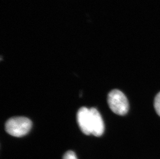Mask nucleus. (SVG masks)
Returning <instances> with one entry per match:
<instances>
[{
    "mask_svg": "<svg viewBox=\"0 0 160 159\" xmlns=\"http://www.w3.org/2000/svg\"><path fill=\"white\" fill-rule=\"evenodd\" d=\"M31 120L27 117L19 116L12 117L5 123V130L13 137H23L27 134L32 128Z\"/></svg>",
    "mask_w": 160,
    "mask_h": 159,
    "instance_id": "1",
    "label": "nucleus"
},
{
    "mask_svg": "<svg viewBox=\"0 0 160 159\" xmlns=\"http://www.w3.org/2000/svg\"><path fill=\"white\" fill-rule=\"evenodd\" d=\"M107 102L112 111L119 115H124L129 108L128 99L124 94L118 89H113L108 95Z\"/></svg>",
    "mask_w": 160,
    "mask_h": 159,
    "instance_id": "2",
    "label": "nucleus"
},
{
    "mask_svg": "<svg viewBox=\"0 0 160 159\" xmlns=\"http://www.w3.org/2000/svg\"><path fill=\"white\" fill-rule=\"evenodd\" d=\"M77 120L79 127L86 135L91 134L90 110L86 107L79 108L77 114Z\"/></svg>",
    "mask_w": 160,
    "mask_h": 159,
    "instance_id": "3",
    "label": "nucleus"
},
{
    "mask_svg": "<svg viewBox=\"0 0 160 159\" xmlns=\"http://www.w3.org/2000/svg\"><path fill=\"white\" fill-rule=\"evenodd\" d=\"M91 114V134L97 137L103 135L104 132V123L100 113L97 108H90Z\"/></svg>",
    "mask_w": 160,
    "mask_h": 159,
    "instance_id": "4",
    "label": "nucleus"
},
{
    "mask_svg": "<svg viewBox=\"0 0 160 159\" xmlns=\"http://www.w3.org/2000/svg\"><path fill=\"white\" fill-rule=\"evenodd\" d=\"M154 107L156 112L160 117V92L154 98Z\"/></svg>",
    "mask_w": 160,
    "mask_h": 159,
    "instance_id": "5",
    "label": "nucleus"
},
{
    "mask_svg": "<svg viewBox=\"0 0 160 159\" xmlns=\"http://www.w3.org/2000/svg\"><path fill=\"white\" fill-rule=\"evenodd\" d=\"M63 159H78L75 153L74 152L69 150L67 152H65L64 155Z\"/></svg>",
    "mask_w": 160,
    "mask_h": 159,
    "instance_id": "6",
    "label": "nucleus"
}]
</instances>
